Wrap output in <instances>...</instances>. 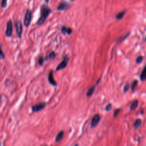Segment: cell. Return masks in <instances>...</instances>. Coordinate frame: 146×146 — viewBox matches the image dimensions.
Segmentation results:
<instances>
[{
  "label": "cell",
  "mask_w": 146,
  "mask_h": 146,
  "mask_svg": "<svg viewBox=\"0 0 146 146\" xmlns=\"http://www.w3.org/2000/svg\"><path fill=\"white\" fill-rule=\"evenodd\" d=\"M5 58V55L4 52H3L2 49H1V46H0V59H3Z\"/></svg>",
  "instance_id": "cell-22"
},
{
  "label": "cell",
  "mask_w": 146,
  "mask_h": 146,
  "mask_svg": "<svg viewBox=\"0 0 146 146\" xmlns=\"http://www.w3.org/2000/svg\"><path fill=\"white\" fill-rule=\"evenodd\" d=\"M64 135H65V133L64 131H59L57 135V137L56 138V142L57 143L59 142L60 141L63 139V138L64 137Z\"/></svg>",
  "instance_id": "cell-11"
},
{
  "label": "cell",
  "mask_w": 146,
  "mask_h": 146,
  "mask_svg": "<svg viewBox=\"0 0 146 146\" xmlns=\"http://www.w3.org/2000/svg\"><path fill=\"white\" fill-rule=\"evenodd\" d=\"M69 4H67V2H62L59 4V5L58 6L57 10H65L67 9L68 7H69Z\"/></svg>",
  "instance_id": "cell-9"
},
{
  "label": "cell",
  "mask_w": 146,
  "mask_h": 146,
  "mask_svg": "<svg viewBox=\"0 0 146 146\" xmlns=\"http://www.w3.org/2000/svg\"><path fill=\"white\" fill-rule=\"evenodd\" d=\"M1 97H0V102H1Z\"/></svg>",
  "instance_id": "cell-28"
},
{
  "label": "cell",
  "mask_w": 146,
  "mask_h": 146,
  "mask_svg": "<svg viewBox=\"0 0 146 146\" xmlns=\"http://www.w3.org/2000/svg\"><path fill=\"white\" fill-rule=\"evenodd\" d=\"M56 53H55V52L52 51L50 53L49 56L48 57L45 58V60H47V59H48V58H50V59H54L55 58H56Z\"/></svg>",
  "instance_id": "cell-19"
},
{
  "label": "cell",
  "mask_w": 146,
  "mask_h": 146,
  "mask_svg": "<svg viewBox=\"0 0 146 146\" xmlns=\"http://www.w3.org/2000/svg\"><path fill=\"white\" fill-rule=\"evenodd\" d=\"M143 60V57L142 56H139L138 57L137 59H136V63L137 64H140L142 62Z\"/></svg>",
  "instance_id": "cell-20"
},
{
  "label": "cell",
  "mask_w": 146,
  "mask_h": 146,
  "mask_svg": "<svg viewBox=\"0 0 146 146\" xmlns=\"http://www.w3.org/2000/svg\"><path fill=\"white\" fill-rule=\"evenodd\" d=\"M97 84L96 85H95L94 86H93L91 87V88L89 89V90L87 91V92H86V96L88 97H90L91 96V95L93 94V93L95 91V87H96Z\"/></svg>",
  "instance_id": "cell-12"
},
{
  "label": "cell",
  "mask_w": 146,
  "mask_h": 146,
  "mask_svg": "<svg viewBox=\"0 0 146 146\" xmlns=\"http://www.w3.org/2000/svg\"><path fill=\"white\" fill-rule=\"evenodd\" d=\"M48 81L49 82L50 85H51L53 86L56 87L57 86V82L54 80V77H53V71L51 70L49 72V74L48 75Z\"/></svg>",
  "instance_id": "cell-8"
},
{
  "label": "cell",
  "mask_w": 146,
  "mask_h": 146,
  "mask_svg": "<svg viewBox=\"0 0 146 146\" xmlns=\"http://www.w3.org/2000/svg\"><path fill=\"white\" fill-rule=\"evenodd\" d=\"M129 89H130L129 83H127L126 85L124 86V88H123V91H124V92H126L128 90H129Z\"/></svg>",
  "instance_id": "cell-23"
},
{
  "label": "cell",
  "mask_w": 146,
  "mask_h": 146,
  "mask_svg": "<svg viewBox=\"0 0 146 146\" xmlns=\"http://www.w3.org/2000/svg\"><path fill=\"white\" fill-rule=\"evenodd\" d=\"M61 32L63 34H67L68 35H70L72 33V30L70 28H67L66 26H63L62 27Z\"/></svg>",
  "instance_id": "cell-10"
},
{
  "label": "cell",
  "mask_w": 146,
  "mask_h": 146,
  "mask_svg": "<svg viewBox=\"0 0 146 146\" xmlns=\"http://www.w3.org/2000/svg\"><path fill=\"white\" fill-rule=\"evenodd\" d=\"M31 21H32V11L30 10L27 9L26 12L25 18H24V25L25 27H27L30 25Z\"/></svg>",
  "instance_id": "cell-2"
},
{
  "label": "cell",
  "mask_w": 146,
  "mask_h": 146,
  "mask_svg": "<svg viewBox=\"0 0 146 146\" xmlns=\"http://www.w3.org/2000/svg\"><path fill=\"white\" fill-rule=\"evenodd\" d=\"M7 5V0H2L1 6L2 8H5Z\"/></svg>",
  "instance_id": "cell-26"
},
{
  "label": "cell",
  "mask_w": 146,
  "mask_h": 146,
  "mask_svg": "<svg viewBox=\"0 0 146 146\" xmlns=\"http://www.w3.org/2000/svg\"><path fill=\"white\" fill-rule=\"evenodd\" d=\"M46 106V103L44 102H41V103H40L38 104H37L36 105L32 107V111H33V113H36V112L41 111V110L44 109Z\"/></svg>",
  "instance_id": "cell-4"
},
{
  "label": "cell",
  "mask_w": 146,
  "mask_h": 146,
  "mask_svg": "<svg viewBox=\"0 0 146 146\" xmlns=\"http://www.w3.org/2000/svg\"><path fill=\"white\" fill-rule=\"evenodd\" d=\"M51 10L49 8L47 5H43L41 9V17L37 22V24L39 26L42 25L44 23L47 18L51 13Z\"/></svg>",
  "instance_id": "cell-1"
},
{
  "label": "cell",
  "mask_w": 146,
  "mask_h": 146,
  "mask_svg": "<svg viewBox=\"0 0 146 146\" xmlns=\"http://www.w3.org/2000/svg\"><path fill=\"white\" fill-rule=\"evenodd\" d=\"M69 61V58L67 56H66L64 58V59L63 61L61 62L60 64L58 65L56 69V71H58V70H62L65 69V68L66 67V66H67V64L68 62Z\"/></svg>",
  "instance_id": "cell-3"
},
{
  "label": "cell",
  "mask_w": 146,
  "mask_h": 146,
  "mask_svg": "<svg viewBox=\"0 0 146 146\" xmlns=\"http://www.w3.org/2000/svg\"><path fill=\"white\" fill-rule=\"evenodd\" d=\"M44 61H45L44 58H43L42 57H40V59H39V61H38L39 64H40L41 66H42L43 64V62H44Z\"/></svg>",
  "instance_id": "cell-25"
},
{
  "label": "cell",
  "mask_w": 146,
  "mask_h": 146,
  "mask_svg": "<svg viewBox=\"0 0 146 146\" xmlns=\"http://www.w3.org/2000/svg\"><path fill=\"white\" fill-rule=\"evenodd\" d=\"M130 34V32H129V33L126 34V35H124V36L122 37L121 38H120L119 39H118V41H117V43H118V44H119V43H121L123 41H124L125 40H126V39L127 38V37H129Z\"/></svg>",
  "instance_id": "cell-15"
},
{
  "label": "cell",
  "mask_w": 146,
  "mask_h": 146,
  "mask_svg": "<svg viewBox=\"0 0 146 146\" xmlns=\"http://www.w3.org/2000/svg\"><path fill=\"white\" fill-rule=\"evenodd\" d=\"M138 86V81L137 80H135L132 83V86H131V91H134L137 88Z\"/></svg>",
  "instance_id": "cell-18"
},
{
  "label": "cell",
  "mask_w": 146,
  "mask_h": 146,
  "mask_svg": "<svg viewBox=\"0 0 146 146\" xmlns=\"http://www.w3.org/2000/svg\"><path fill=\"white\" fill-rule=\"evenodd\" d=\"M142 120H141L140 119H137L135 121V122H134V127L135 129H138L141 126V124H142Z\"/></svg>",
  "instance_id": "cell-13"
},
{
  "label": "cell",
  "mask_w": 146,
  "mask_h": 146,
  "mask_svg": "<svg viewBox=\"0 0 146 146\" xmlns=\"http://www.w3.org/2000/svg\"><path fill=\"white\" fill-rule=\"evenodd\" d=\"M45 1H46V2L47 3H48V2H49V0H45Z\"/></svg>",
  "instance_id": "cell-27"
},
{
  "label": "cell",
  "mask_w": 146,
  "mask_h": 146,
  "mask_svg": "<svg viewBox=\"0 0 146 146\" xmlns=\"http://www.w3.org/2000/svg\"><path fill=\"white\" fill-rule=\"evenodd\" d=\"M12 22L10 20L9 21L6 26V35L8 37H10L12 35Z\"/></svg>",
  "instance_id": "cell-7"
},
{
  "label": "cell",
  "mask_w": 146,
  "mask_h": 146,
  "mask_svg": "<svg viewBox=\"0 0 146 146\" xmlns=\"http://www.w3.org/2000/svg\"><path fill=\"white\" fill-rule=\"evenodd\" d=\"M125 13H126V11H122V12L119 13H118L117 15L116 16V19H118V20H121L124 17V16L125 15Z\"/></svg>",
  "instance_id": "cell-17"
},
{
  "label": "cell",
  "mask_w": 146,
  "mask_h": 146,
  "mask_svg": "<svg viewBox=\"0 0 146 146\" xmlns=\"http://www.w3.org/2000/svg\"><path fill=\"white\" fill-rule=\"evenodd\" d=\"M100 121V116L99 114H95L92 118L91 122V127L95 128Z\"/></svg>",
  "instance_id": "cell-5"
},
{
  "label": "cell",
  "mask_w": 146,
  "mask_h": 146,
  "mask_svg": "<svg viewBox=\"0 0 146 146\" xmlns=\"http://www.w3.org/2000/svg\"><path fill=\"white\" fill-rule=\"evenodd\" d=\"M16 28L18 37L19 38H21L22 33V25L20 21H18L16 23Z\"/></svg>",
  "instance_id": "cell-6"
},
{
  "label": "cell",
  "mask_w": 146,
  "mask_h": 146,
  "mask_svg": "<svg viewBox=\"0 0 146 146\" xmlns=\"http://www.w3.org/2000/svg\"><path fill=\"white\" fill-rule=\"evenodd\" d=\"M138 103H139V102L138 100H135L134 102H133L130 107V110L131 111H132V110H135L138 107Z\"/></svg>",
  "instance_id": "cell-16"
},
{
  "label": "cell",
  "mask_w": 146,
  "mask_h": 146,
  "mask_svg": "<svg viewBox=\"0 0 146 146\" xmlns=\"http://www.w3.org/2000/svg\"><path fill=\"white\" fill-rule=\"evenodd\" d=\"M146 66L145 67H144L143 70L142 72V74H141V75L140 76V80L141 81H142V82H144L146 80Z\"/></svg>",
  "instance_id": "cell-14"
},
{
  "label": "cell",
  "mask_w": 146,
  "mask_h": 146,
  "mask_svg": "<svg viewBox=\"0 0 146 146\" xmlns=\"http://www.w3.org/2000/svg\"><path fill=\"white\" fill-rule=\"evenodd\" d=\"M121 111V108H118V109L115 110L114 112V117L115 118L116 117Z\"/></svg>",
  "instance_id": "cell-21"
},
{
  "label": "cell",
  "mask_w": 146,
  "mask_h": 146,
  "mask_svg": "<svg viewBox=\"0 0 146 146\" xmlns=\"http://www.w3.org/2000/svg\"><path fill=\"white\" fill-rule=\"evenodd\" d=\"M111 109H112V105L111 103L108 104V105L106 106V108H105V110H106V111H110Z\"/></svg>",
  "instance_id": "cell-24"
}]
</instances>
